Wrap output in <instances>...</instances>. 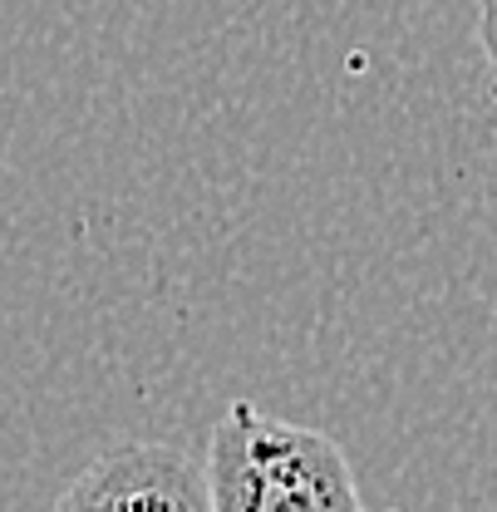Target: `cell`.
Wrapping results in <instances>:
<instances>
[{
	"instance_id": "obj_3",
	"label": "cell",
	"mask_w": 497,
	"mask_h": 512,
	"mask_svg": "<svg viewBox=\"0 0 497 512\" xmlns=\"http://www.w3.org/2000/svg\"><path fill=\"white\" fill-rule=\"evenodd\" d=\"M478 45H483V60H488L497 94V0H478Z\"/></svg>"
},
{
	"instance_id": "obj_2",
	"label": "cell",
	"mask_w": 497,
	"mask_h": 512,
	"mask_svg": "<svg viewBox=\"0 0 497 512\" xmlns=\"http://www.w3.org/2000/svg\"><path fill=\"white\" fill-rule=\"evenodd\" d=\"M55 512H212L207 468L173 444H124L94 458Z\"/></svg>"
},
{
	"instance_id": "obj_1",
	"label": "cell",
	"mask_w": 497,
	"mask_h": 512,
	"mask_svg": "<svg viewBox=\"0 0 497 512\" xmlns=\"http://www.w3.org/2000/svg\"><path fill=\"white\" fill-rule=\"evenodd\" d=\"M202 468L212 512H365L345 448L251 399L227 404Z\"/></svg>"
}]
</instances>
